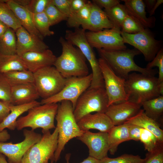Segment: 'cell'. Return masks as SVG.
<instances>
[{
    "instance_id": "60d3db41",
    "label": "cell",
    "mask_w": 163,
    "mask_h": 163,
    "mask_svg": "<svg viewBox=\"0 0 163 163\" xmlns=\"http://www.w3.org/2000/svg\"><path fill=\"white\" fill-rule=\"evenodd\" d=\"M51 0H30L26 7L31 13L38 14L44 12Z\"/></svg>"
},
{
    "instance_id": "3957f363",
    "label": "cell",
    "mask_w": 163,
    "mask_h": 163,
    "mask_svg": "<svg viewBox=\"0 0 163 163\" xmlns=\"http://www.w3.org/2000/svg\"><path fill=\"white\" fill-rule=\"evenodd\" d=\"M59 41L62 53L53 65L57 70L65 78L88 75L86 59L80 50L62 37H60Z\"/></svg>"
},
{
    "instance_id": "f35d334b",
    "label": "cell",
    "mask_w": 163,
    "mask_h": 163,
    "mask_svg": "<svg viewBox=\"0 0 163 163\" xmlns=\"http://www.w3.org/2000/svg\"><path fill=\"white\" fill-rule=\"evenodd\" d=\"M158 69V77L159 83L163 82V48L162 47L157 53L155 58L149 62L146 66L148 69H152L155 67Z\"/></svg>"
},
{
    "instance_id": "816d5d0a",
    "label": "cell",
    "mask_w": 163,
    "mask_h": 163,
    "mask_svg": "<svg viewBox=\"0 0 163 163\" xmlns=\"http://www.w3.org/2000/svg\"><path fill=\"white\" fill-rule=\"evenodd\" d=\"M163 3V0H157L154 6L149 12L150 17L152 16L155 14V12L159 6Z\"/></svg>"
},
{
    "instance_id": "8d00e7d4",
    "label": "cell",
    "mask_w": 163,
    "mask_h": 163,
    "mask_svg": "<svg viewBox=\"0 0 163 163\" xmlns=\"http://www.w3.org/2000/svg\"><path fill=\"white\" fill-rule=\"evenodd\" d=\"M145 160L138 155L125 154L114 158L105 157L99 160V163H144Z\"/></svg>"
},
{
    "instance_id": "603a6c76",
    "label": "cell",
    "mask_w": 163,
    "mask_h": 163,
    "mask_svg": "<svg viewBox=\"0 0 163 163\" xmlns=\"http://www.w3.org/2000/svg\"><path fill=\"white\" fill-rule=\"evenodd\" d=\"M129 14L133 16L146 28H153L155 26L156 18L152 16L147 17L145 7L142 0H123Z\"/></svg>"
},
{
    "instance_id": "bcb514c9",
    "label": "cell",
    "mask_w": 163,
    "mask_h": 163,
    "mask_svg": "<svg viewBox=\"0 0 163 163\" xmlns=\"http://www.w3.org/2000/svg\"><path fill=\"white\" fill-rule=\"evenodd\" d=\"M88 1L85 0H71V14L76 12L81 9L85 5Z\"/></svg>"
},
{
    "instance_id": "484cf974",
    "label": "cell",
    "mask_w": 163,
    "mask_h": 163,
    "mask_svg": "<svg viewBox=\"0 0 163 163\" xmlns=\"http://www.w3.org/2000/svg\"><path fill=\"white\" fill-rule=\"evenodd\" d=\"M108 138L109 151L110 154L114 155L120 144L130 140L128 124L114 126L108 132Z\"/></svg>"
},
{
    "instance_id": "f907efd6",
    "label": "cell",
    "mask_w": 163,
    "mask_h": 163,
    "mask_svg": "<svg viewBox=\"0 0 163 163\" xmlns=\"http://www.w3.org/2000/svg\"><path fill=\"white\" fill-rule=\"evenodd\" d=\"M10 135L6 129L0 132V141L6 142L10 139Z\"/></svg>"
},
{
    "instance_id": "8fae6325",
    "label": "cell",
    "mask_w": 163,
    "mask_h": 163,
    "mask_svg": "<svg viewBox=\"0 0 163 163\" xmlns=\"http://www.w3.org/2000/svg\"><path fill=\"white\" fill-rule=\"evenodd\" d=\"M124 43L128 44L142 53L145 60L150 62L155 58L163 47L162 41L155 39L149 28L135 34H129L121 32Z\"/></svg>"
},
{
    "instance_id": "7bdbcfd3",
    "label": "cell",
    "mask_w": 163,
    "mask_h": 163,
    "mask_svg": "<svg viewBox=\"0 0 163 163\" xmlns=\"http://www.w3.org/2000/svg\"><path fill=\"white\" fill-rule=\"evenodd\" d=\"M71 0H51L52 3L68 18L71 15Z\"/></svg>"
},
{
    "instance_id": "9c48e42d",
    "label": "cell",
    "mask_w": 163,
    "mask_h": 163,
    "mask_svg": "<svg viewBox=\"0 0 163 163\" xmlns=\"http://www.w3.org/2000/svg\"><path fill=\"white\" fill-rule=\"evenodd\" d=\"M34 84L43 99L57 94L64 87L66 78L53 66L41 69L33 73Z\"/></svg>"
},
{
    "instance_id": "e0dca14e",
    "label": "cell",
    "mask_w": 163,
    "mask_h": 163,
    "mask_svg": "<svg viewBox=\"0 0 163 163\" xmlns=\"http://www.w3.org/2000/svg\"><path fill=\"white\" fill-rule=\"evenodd\" d=\"M20 56L27 69L33 73L42 68L53 66L57 58L49 49L26 52Z\"/></svg>"
},
{
    "instance_id": "ac0fdd59",
    "label": "cell",
    "mask_w": 163,
    "mask_h": 163,
    "mask_svg": "<svg viewBox=\"0 0 163 163\" xmlns=\"http://www.w3.org/2000/svg\"><path fill=\"white\" fill-rule=\"evenodd\" d=\"M17 39V54L20 56L31 51H41L49 49L48 46L37 37L21 26L15 31Z\"/></svg>"
},
{
    "instance_id": "7402d4cb",
    "label": "cell",
    "mask_w": 163,
    "mask_h": 163,
    "mask_svg": "<svg viewBox=\"0 0 163 163\" xmlns=\"http://www.w3.org/2000/svg\"><path fill=\"white\" fill-rule=\"evenodd\" d=\"M14 12L22 27L30 34L43 40L44 37L36 28L31 13L26 7L21 6L13 0H4Z\"/></svg>"
},
{
    "instance_id": "4dcf8cb0",
    "label": "cell",
    "mask_w": 163,
    "mask_h": 163,
    "mask_svg": "<svg viewBox=\"0 0 163 163\" xmlns=\"http://www.w3.org/2000/svg\"><path fill=\"white\" fill-rule=\"evenodd\" d=\"M0 53L6 55L17 54V39L15 31L8 28L0 38Z\"/></svg>"
},
{
    "instance_id": "52a82bcc",
    "label": "cell",
    "mask_w": 163,
    "mask_h": 163,
    "mask_svg": "<svg viewBox=\"0 0 163 163\" xmlns=\"http://www.w3.org/2000/svg\"><path fill=\"white\" fill-rule=\"evenodd\" d=\"M40 140L31 146L23 156L21 163H51L54 162V153L58 145V129L53 133L42 130Z\"/></svg>"
},
{
    "instance_id": "ffe728a7",
    "label": "cell",
    "mask_w": 163,
    "mask_h": 163,
    "mask_svg": "<svg viewBox=\"0 0 163 163\" xmlns=\"http://www.w3.org/2000/svg\"><path fill=\"white\" fill-rule=\"evenodd\" d=\"M40 97L34 83L22 84L11 87V103L18 105L35 101Z\"/></svg>"
},
{
    "instance_id": "f5cc1de1",
    "label": "cell",
    "mask_w": 163,
    "mask_h": 163,
    "mask_svg": "<svg viewBox=\"0 0 163 163\" xmlns=\"http://www.w3.org/2000/svg\"><path fill=\"white\" fill-rule=\"evenodd\" d=\"M9 27L0 21V38L4 34Z\"/></svg>"
},
{
    "instance_id": "30bf717a",
    "label": "cell",
    "mask_w": 163,
    "mask_h": 163,
    "mask_svg": "<svg viewBox=\"0 0 163 163\" xmlns=\"http://www.w3.org/2000/svg\"><path fill=\"white\" fill-rule=\"evenodd\" d=\"M92 78L91 73L85 76L66 78L65 84L61 91L50 97L43 99L41 104L57 103L63 101H68L71 102L74 110L79 97L90 87Z\"/></svg>"
},
{
    "instance_id": "836d02e7",
    "label": "cell",
    "mask_w": 163,
    "mask_h": 163,
    "mask_svg": "<svg viewBox=\"0 0 163 163\" xmlns=\"http://www.w3.org/2000/svg\"><path fill=\"white\" fill-rule=\"evenodd\" d=\"M31 14L36 28L44 38L54 34V32L50 29L51 26L44 12L38 14L31 13Z\"/></svg>"
},
{
    "instance_id": "9a60e30c",
    "label": "cell",
    "mask_w": 163,
    "mask_h": 163,
    "mask_svg": "<svg viewBox=\"0 0 163 163\" xmlns=\"http://www.w3.org/2000/svg\"><path fill=\"white\" fill-rule=\"evenodd\" d=\"M77 138L87 146L89 156L99 160L108 157L109 150L108 133H94L86 131Z\"/></svg>"
},
{
    "instance_id": "ab89813d",
    "label": "cell",
    "mask_w": 163,
    "mask_h": 163,
    "mask_svg": "<svg viewBox=\"0 0 163 163\" xmlns=\"http://www.w3.org/2000/svg\"><path fill=\"white\" fill-rule=\"evenodd\" d=\"M11 89L3 74L0 73V101L11 104Z\"/></svg>"
},
{
    "instance_id": "7c38bea8",
    "label": "cell",
    "mask_w": 163,
    "mask_h": 163,
    "mask_svg": "<svg viewBox=\"0 0 163 163\" xmlns=\"http://www.w3.org/2000/svg\"><path fill=\"white\" fill-rule=\"evenodd\" d=\"M98 60L108 97V106L128 100L125 90V80L117 75L103 59L100 57Z\"/></svg>"
},
{
    "instance_id": "b9f144b4",
    "label": "cell",
    "mask_w": 163,
    "mask_h": 163,
    "mask_svg": "<svg viewBox=\"0 0 163 163\" xmlns=\"http://www.w3.org/2000/svg\"><path fill=\"white\" fill-rule=\"evenodd\" d=\"M145 158L144 163H163V146L148 152Z\"/></svg>"
},
{
    "instance_id": "1f68e13d",
    "label": "cell",
    "mask_w": 163,
    "mask_h": 163,
    "mask_svg": "<svg viewBox=\"0 0 163 163\" xmlns=\"http://www.w3.org/2000/svg\"><path fill=\"white\" fill-rule=\"evenodd\" d=\"M0 21L15 31L21 26L13 11L4 0H0Z\"/></svg>"
},
{
    "instance_id": "277c9868",
    "label": "cell",
    "mask_w": 163,
    "mask_h": 163,
    "mask_svg": "<svg viewBox=\"0 0 163 163\" xmlns=\"http://www.w3.org/2000/svg\"><path fill=\"white\" fill-rule=\"evenodd\" d=\"M55 119L58 130L57 146L54 153V162H56L66 143L73 138L81 136L84 131L78 127L74 115L72 104L69 101H62L58 105Z\"/></svg>"
},
{
    "instance_id": "db71d44e",
    "label": "cell",
    "mask_w": 163,
    "mask_h": 163,
    "mask_svg": "<svg viewBox=\"0 0 163 163\" xmlns=\"http://www.w3.org/2000/svg\"><path fill=\"white\" fill-rule=\"evenodd\" d=\"M16 3L22 6L26 7L29 4L30 0H13Z\"/></svg>"
},
{
    "instance_id": "6da1fadb",
    "label": "cell",
    "mask_w": 163,
    "mask_h": 163,
    "mask_svg": "<svg viewBox=\"0 0 163 163\" xmlns=\"http://www.w3.org/2000/svg\"><path fill=\"white\" fill-rule=\"evenodd\" d=\"M97 50L100 57L107 63L117 75L125 80L131 72L154 76L158 72L156 69L142 68L135 63L134 57L141 53L135 48L112 50Z\"/></svg>"
},
{
    "instance_id": "44dd1931",
    "label": "cell",
    "mask_w": 163,
    "mask_h": 163,
    "mask_svg": "<svg viewBox=\"0 0 163 163\" xmlns=\"http://www.w3.org/2000/svg\"><path fill=\"white\" fill-rule=\"evenodd\" d=\"M92 2L90 16L87 21L81 25L82 28L96 32L114 27L104 10Z\"/></svg>"
},
{
    "instance_id": "681fc988",
    "label": "cell",
    "mask_w": 163,
    "mask_h": 163,
    "mask_svg": "<svg viewBox=\"0 0 163 163\" xmlns=\"http://www.w3.org/2000/svg\"><path fill=\"white\" fill-rule=\"evenodd\" d=\"M156 0H143L145 7L149 12L155 5Z\"/></svg>"
},
{
    "instance_id": "d6986e66",
    "label": "cell",
    "mask_w": 163,
    "mask_h": 163,
    "mask_svg": "<svg viewBox=\"0 0 163 163\" xmlns=\"http://www.w3.org/2000/svg\"><path fill=\"white\" fill-rule=\"evenodd\" d=\"M80 129L83 131L95 129L100 132L108 133L114 126L109 118L104 113L89 114L77 122Z\"/></svg>"
},
{
    "instance_id": "ee69618b",
    "label": "cell",
    "mask_w": 163,
    "mask_h": 163,
    "mask_svg": "<svg viewBox=\"0 0 163 163\" xmlns=\"http://www.w3.org/2000/svg\"><path fill=\"white\" fill-rule=\"evenodd\" d=\"M127 123L128 126V132L130 140L139 141L140 129L141 128L136 125L129 123Z\"/></svg>"
},
{
    "instance_id": "11a10c76",
    "label": "cell",
    "mask_w": 163,
    "mask_h": 163,
    "mask_svg": "<svg viewBox=\"0 0 163 163\" xmlns=\"http://www.w3.org/2000/svg\"><path fill=\"white\" fill-rule=\"evenodd\" d=\"M5 156L0 153V163H8L6 159Z\"/></svg>"
},
{
    "instance_id": "ba28073f",
    "label": "cell",
    "mask_w": 163,
    "mask_h": 163,
    "mask_svg": "<svg viewBox=\"0 0 163 163\" xmlns=\"http://www.w3.org/2000/svg\"><path fill=\"white\" fill-rule=\"evenodd\" d=\"M108 106V99L104 88L89 87L78 99L73 110L77 122L92 112L104 113Z\"/></svg>"
},
{
    "instance_id": "8992f818",
    "label": "cell",
    "mask_w": 163,
    "mask_h": 163,
    "mask_svg": "<svg viewBox=\"0 0 163 163\" xmlns=\"http://www.w3.org/2000/svg\"><path fill=\"white\" fill-rule=\"evenodd\" d=\"M85 31L82 28L75 29L74 31L66 30L65 39L78 48L91 66L92 75L91 88L104 87V82L98 59L95 56L93 48L88 42L85 36Z\"/></svg>"
},
{
    "instance_id": "5bb4252c",
    "label": "cell",
    "mask_w": 163,
    "mask_h": 163,
    "mask_svg": "<svg viewBox=\"0 0 163 163\" xmlns=\"http://www.w3.org/2000/svg\"><path fill=\"white\" fill-rule=\"evenodd\" d=\"M24 139L16 143L0 141V153L8 158V163H21L27 151L41 139L42 135L32 130L26 129L23 131Z\"/></svg>"
},
{
    "instance_id": "d6a6232c",
    "label": "cell",
    "mask_w": 163,
    "mask_h": 163,
    "mask_svg": "<svg viewBox=\"0 0 163 163\" xmlns=\"http://www.w3.org/2000/svg\"><path fill=\"white\" fill-rule=\"evenodd\" d=\"M109 19L114 27H120L129 13L124 5L120 3L108 9H104Z\"/></svg>"
},
{
    "instance_id": "4fadbf2b",
    "label": "cell",
    "mask_w": 163,
    "mask_h": 163,
    "mask_svg": "<svg viewBox=\"0 0 163 163\" xmlns=\"http://www.w3.org/2000/svg\"><path fill=\"white\" fill-rule=\"evenodd\" d=\"M121 33L120 28L114 27L111 29L98 32H85V36L92 48L110 50H119L127 48Z\"/></svg>"
},
{
    "instance_id": "c3c4849f",
    "label": "cell",
    "mask_w": 163,
    "mask_h": 163,
    "mask_svg": "<svg viewBox=\"0 0 163 163\" xmlns=\"http://www.w3.org/2000/svg\"><path fill=\"white\" fill-rule=\"evenodd\" d=\"M71 154H67L65 156L66 163H70L69 160ZM99 160L89 156L87 158L84 159L80 163H99Z\"/></svg>"
},
{
    "instance_id": "7a4b0ae2",
    "label": "cell",
    "mask_w": 163,
    "mask_h": 163,
    "mask_svg": "<svg viewBox=\"0 0 163 163\" xmlns=\"http://www.w3.org/2000/svg\"><path fill=\"white\" fill-rule=\"evenodd\" d=\"M128 100L141 105L145 101L163 95V82L158 77L134 72L125 80Z\"/></svg>"
},
{
    "instance_id": "cb8c5ba5",
    "label": "cell",
    "mask_w": 163,
    "mask_h": 163,
    "mask_svg": "<svg viewBox=\"0 0 163 163\" xmlns=\"http://www.w3.org/2000/svg\"><path fill=\"white\" fill-rule=\"evenodd\" d=\"M125 123L136 125L150 132L160 142L163 143V131L160 127V124L147 116L143 109Z\"/></svg>"
},
{
    "instance_id": "d590c367",
    "label": "cell",
    "mask_w": 163,
    "mask_h": 163,
    "mask_svg": "<svg viewBox=\"0 0 163 163\" xmlns=\"http://www.w3.org/2000/svg\"><path fill=\"white\" fill-rule=\"evenodd\" d=\"M146 27L132 16H126L121 27V32L129 34H135L144 30Z\"/></svg>"
},
{
    "instance_id": "f6af8a7d",
    "label": "cell",
    "mask_w": 163,
    "mask_h": 163,
    "mask_svg": "<svg viewBox=\"0 0 163 163\" xmlns=\"http://www.w3.org/2000/svg\"><path fill=\"white\" fill-rule=\"evenodd\" d=\"M92 2L96 4L101 8H104V9L110 8L120 3L119 0H93Z\"/></svg>"
},
{
    "instance_id": "f546056e",
    "label": "cell",
    "mask_w": 163,
    "mask_h": 163,
    "mask_svg": "<svg viewBox=\"0 0 163 163\" xmlns=\"http://www.w3.org/2000/svg\"><path fill=\"white\" fill-rule=\"evenodd\" d=\"M92 4V2L88 1L81 9L71 14L66 20L67 26L76 29L86 22L90 16Z\"/></svg>"
},
{
    "instance_id": "4316f807",
    "label": "cell",
    "mask_w": 163,
    "mask_h": 163,
    "mask_svg": "<svg viewBox=\"0 0 163 163\" xmlns=\"http://www.w3.org/2000/svg\"><path fill=\"white\" fill-rule=\"evenodd\" d=\"M141 105L146 115L160 124L163 114V95L145 101Z\"/></svg>"
},
{
    "instance_id": "2e32d148",
    "label": "cell",
    "mask_w": 163,
    "mask_h": 163,
    "mask_svg": "<svg viewBox=\"0 0 163 163\" xmlns=\"http://www.w3.org/2000/svg\"><path fill=\"white\" fill-rule=\"evenodd\" d=\"M141 104L127 100L109 106L105 113L114 126H118L136 116L141 110Z\"/></svg>"
},
{
    "instance_id": "f1b7e54d",
    "label": "cell",
    "mask_w": 163,
    "mask_h": 163,
    "mask_svg": "<svg viewBox=\"0 0 163 163\" xmlns=\"http://www.w3.org/2000/svg\"><path fill=\"white\" fill-rule=\"evenodd\" d=\"M3 74L11 87L26 83H34L33 73L28 70L13 71Z\"/></svg>"
},
{
    "instance_id": "7dc6e473",
    "label": "cell",
    "mask_w": 163,
    "mask_h": 163,
    "mask_svg": "<svg viewBox=\"0 0 163 163\" xmlns=\"http://www.w3.org/2000/svg\"><path fill=\"white\" fill-rule=\"evenodd\" d=\"M10 104L0 101V123L10 113L9 105Z\"/></svg>"
},
{
    "instance_id": "83f0119b",
    "label": "cell",
    "mask_w": 163,
    "mask_h": 163,
    "mask_svg": "<svg viewBox=\"0 0 163 163\" xmlns=\"http://www.w3.org/2000/svg\"><path fill=\"white\" fill-rule=\"evenodd\" d=\"M27 70L23 61L17 54L6 55L0 53V73Z\"/></svg>"
},
{
    "instance_id": "e575fe53",
    "label": "cell",
    "mask_w": 163,
    "mask_h": 163,
    "mask_svg": "<svg viewBox=\"0 0 163 163\" xmlns=\"http://www.w3.org/2000/svg\"><path fill=\"white\" fill-rule=\"evenodd\" d=\"M139 140L143 144L145 150L148 152L163 146V143L160 142L154 134L142 128L140 129Z\"/></svg>"
},
{
    "instance_id": "74e56055",
    "label": "cell",
    "mask_w": 163,
    "mask_h": 163,
    "mask_svg": "<svg viewBox=\"0 0 163 163\" xmlns=\"http://www.w3.org/2000/svg\"><path fill=\"white\" fill-rule=\"evenodd\" d=\"M44 12L49 21L50 26L57 24L59 22L66 21L68 17L61 12L51 2L46 7Z\"/></svg>"
},
{
    "instance_id": "d4e9b609",
    "label": "cell",
    "mask_w": 163,
    "mask_h": 163,
    "mask_svg": "<svg viewBox=\"0 0 163 163\" xmlns=\"http://www.w3.org/2000/svg\"><path fill=\"white\" fill-rule=\"evenodd\" d=\"M41 104L40 102L36 101L18 105L11 104L9 105L10 113L0 123V132L5 128L11 130H14L16 128V121L20 116L31 108Z\"/></svg>"
},
{
    "instance_id": "5b68a950",
    "label": "cell",
    "mask_w": 163,
    "mask_h": 163,
    "mask_svg": "<svg viewBox=\"0 0 163 163\" xmlns=\"http://www.w3.org/2000/svg\"><path fill=\"white\" fill-rule=\"evenodd\" d=\"M58 107L57 103L47 104L33 107L26 116L19 117L16 123L18 130L29 127L31 130L41 128L42 130L55 129L54 119Z\"/></svg>"
}]
</instances>
